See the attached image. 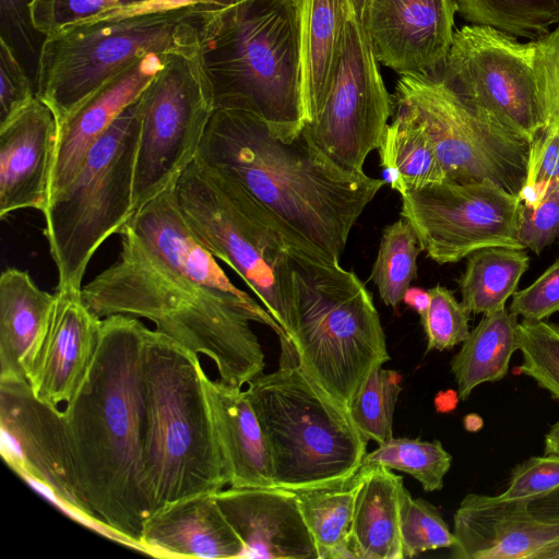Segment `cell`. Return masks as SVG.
Masks as SVG:
<instances>
[{"label": "cell", "instance_id": "cell-10", "mask_svg": "<svg viewBox=\"0 0 559 559\" xmlns=\"http://www.w3.org/2000/svg\"><path fill=\"white\" fill-rule=\"evenodd\" d=\"M176 191L203 246L237 273L289 337L290 247L278 227L237 185L198 159L179 176Z\"/></svg>", "mask_w": 559, "mask_h": 559}, {"label": "cell", "instance_id": "cell-12", "mask_svg": "<svg viewBox=\"0 0 559 559\" xmlns=\"http://www.w3.org/2000/svg\"><path fill=\"white\" fill-rule=\"evenodd\" d=\"M394 99L405 104L428 133L445 181L489 180L519 195L528 141L466 105L432 78L401 75Z\"/></svg>", "mask_w": 559, "mask_h": 559}, {"label": "cell", "instance_id": "cell-7", "mask_svg": "<svg viewBox=\"0 0 559 559\" xmlns=\"http://www.w3.org/2000/svg\"><path fill=\"white\" fill-rule=\"evenodd\" d=\"M209 3L159 0L68 26L44 37L35 74L36 96L58 124L139 59L199 47Z\"/></svg>", "mask_w": 559, "mask_h": 559}, {"label": "cell", "instance_id": "cell-41", "mask_svg": "<svg viewBox=\"0 0 559 559\" xmlns=\"http://www.w3.org/2000/svg\"><path fill=\"white\" fill-rule=\"evenodd\" d=\"M559 186V128L545 127L531 142L520 201L536 206Z\"/></svg>", "mask_w": 559, "mask_h": 559}, {"label": "cell", "instance_id": "cell-2", "mask_svg": "<svg viewBox=\"0 0 559 559\" xmlns=\"http://www.w3.org/2000/svg\"><path fill=\"white\" fill-rule=\"evenodd\" d=\"M148 331L138 318H103L88 371L63 409L80 484L99 527L138 549L150 516L143 377Z\"/></svg>", "mask_w": 559, "mask_h": 559}, {"label": "cell", "instance_id": "cell-38", "mask_svg": "<svg viewBox=\"0 0 559 559\" xmlns=\"http://www.w3.org/2000/svg\"><path fill=\"white\" fill-rule=\"evenodd\" d=\"M519 369L559 400V325L546 320L519 323Z\"/></svg>", "mask_w": 559, "mask_h": 559}, {"label": "cell", "instance_id": "cell-45", "mask_svg": "<svg viewBox=\"0 0 559 559\" xmlns=\"http://www.w3.org/2000/svg\"><path fill=\"white\" fill-rule=\"evenodd\" d=\"M535 41V69L546 126L559 128V25Z\"/></svg>", "mask_w": 559, "mask_h": 559}, {"label": "cell", "instance_id": "cell-47", "mask_svg": "<svg viewBox=\"0 0 559 559\" xmlns=\"http://www.w3.org/2000/svg\"><path fill=\"white\" fill-rule=\"evenodd\" d=\"M31 1L0 0V38L15 50L24 66L34 55L39 56V50L35 48L37 40L34 37L38 33L33 27L29 14Z\"/></svg>", "mask_w": 559, "mask_h": 559}, {"label": "cell", "instance_id": "cell-51", "mask_svg": "<svg viewBox=\"0 0 559 559\" xmlns=\"http://www.w3.org/2000/svg\"><path fill=\"white\" fill-rule=\"evenodd\" d=\"M459 400L457 391L449 390L445 392H439L436 397V407L439 412H450L455 408Z\"/></svg>", "mask_w": 559, "mask_h": 559}, {"label": "cell", "instance_id": "cell-42", "mask_svg": "<svg viewBox=\"0 0 559 559\" xmlns=\"http://www.w3.org/2000/svg\"><path fill=\"white\" fill-rule=\"evenodd\" d=\"M559 487V456H532L515 465L507 489L497 495L499 500H533Z\"/></svg>", "mask_w": 559, "mask_h": 559}, {"label": "cell", "instance_id": "cell-3", "mask_svg": "<svg viewBox=\"0 0 559 559\" xmlns=\"http://www.w3.org/2000/svg\"><path fill=\"white\" fill-rule=\"evenodd\" d=\"M117 260L82 287L88 309L144 318L182 347L207 356L219 380L242 388L263 373L264 353L250 322L286 334L259 302L245 301L199 284L168 267L126 224L118 233Z\"/></svg>", "mask_w": 559, "mask_h": 559}, {"label": "cell", "instance_id": "cell-30", "mask_svg": "<svg viewBox=\"0 0 559 559\" xmlns=\"http://www.w3.org/2000/svg\"><path fill=\"white\" fill-rule=\"evenodd\" d=\"M519 350L518 317L507 308L485 313L450 362L461 401L486 382L503 379Z\"/></svg>", "mask_w": 559, "mask_h": 559}, {"label": "cell", "instance_id": "cell-8", "mask_svg": "<svg viewBox=\"0 0 559 559\" xmlns=\"http://www.w3.org/2000/svg\"><path fill=\"white\" fill-rule=\"evenodd\" d=\"M293 343L304 370L349 412L377 366L390 360L370 292L352 271L289 252Z\"/></svg>", "mask_w": 559, "mask_h": 559}, {"label": "cell", "instance_id": "cell-26", "mask_svg": "<svg viewBox=\"0 0 559 559\" xmlns=\"http://www.w3.org/2000/svg\"><path fill=\"white\" fill-rule=\"evenodd\" d=\"M57 296L28 272L7 267L0 276V381H27L26 364L44 334Z\"/></svg>", "mask_w": 559, "mask_h": 559}, {"label": "cell", "instance_id": "cell-9", "mask_svg": "<svg viewBox=\"0 0 559 559\" xmlns=\"http://www.w3.org/2000/svg\"><path fill=\"white\" fill-rule=\"evenodd\" d=\"M141 122L140 97L90 150L69 186L43 214L56 292H81L94 253L134 214L133 182Z\"/></svg>", "mask_w": 559, "mask_h": 559}, {"label": "cell", "instance_id": "cell-35", "mask_svg": "<svg viewBox=\"0 0 559 559\" xmlns=\"http://www.w3.org/2000/svg\"><path fill=\"white\" fill-rule=\"evenodd\" d=\"M451 463V454L439 440L394 437L366 453L362 460V466L379 465L413 476L427 492L442 489Z\"/></svg>", "mask_w": 559, "mask_h": 559}, {"label": "cell", "instance_id": "cell-11", "mask_svg": "<svg viewBox=\"0 0 559 559\" xmlns=\"http://www.w3.org/2000/svg\"><path fill=\"white\" fill-rule=\"evenodd\" d=\"M140 104L134 211L176 183L198 155L215 110L200 46L164 55V64L141 94Z\"/></svg>", "mask_w": 559, "mask_h": 559}, {"label": "cell", "instance_id": "cell-54", "mask_svg": "<svg viewBox=\"0 0 559 559\" xmlns=\"http://www.w3.org/2000/svg\"><path fill=\"white\" fill-rule=\"evenodd\" d=\"M203 1L209 4L215 5V7L228 8V7H233L238 3H241L246 0H203Z\"/></svg>", "mask_w": 559, "mask_h": 559}, {"label": "cell", "instance_id": "cell-1", "mask_svg": "<svg viewBox=\"0 0 559 559\" xmlns=\"http://www.w3.org/2000/svg\"><path fill=\"white\" fill-rule=\"evenodd\" d=\"M195 159L245 191L290 250L334 264L386 182L334 163L305 126L295 139L283 141L259 116L237 109L214 110Z\"/></svg>", "mask_w": 559, "mask_h": 559}, {"label": "cell", "instance_id": "cell-50", "mask_svg": "<svg viewBox=\"0 0 559 559\" xmlns=\"http://www.w3.org/2000/svg\"><path fill=\"white\" fill-rule=\"evenodd\" d=\"M544 444V454L559 456V420L545 435Z\"/></svg>", "mask_w": 559, "mask_h": 559}, {"label": "cell", "instance_id": "cell-32", "mask_svg": "<svg viewBox=\"0 0 559 559\" xmlns=\"http://www.w3.org/2000/svg\"><path fill=\"white\" fill-rule=\"evenodd\" d=\"M356 489L355 476L341 486L296 491L319 559H358L350 537Z\"/></svg>", "mask_w": 559, "mask_h": 559}, {"label": "cell", "instance_id": "cell-4", "mask_svg": "<svg viewBox=\"0 0 559 559\" xmlns=\"http://www.w3.org/2000/svg\"><path fill=\"white\" fill-rule=\"evenodd\" d=\"M302 0L212 4L200 25V56L215 109L259 116L271 133L295 139L302 130Z\"/></svg>", "mask_w": 559, "mask_h": 559}, {"label": "cell", "instance_id": "cell-46", "mask_svg": "<svg viewBox=\"0 0 559 559\" xmlns=\"http://www.w3.org/2000/svg\"><path fill=\"white\" fill-rule=\"evenodd\" d=\"M509 310L530 322L559 312V258L530 286L514 293Z\"/></svg>", "mask_w": 559, "mask_h": 559}, {"label": "cell", "instance_id": "cell-20", "mask_svg": "<svg viewBox=\"0 0 559 559\" xmlns=\"http://www.w3.org/2000/svg\"><path fill=\"white\" fill-rule=\"evenodd\" d=\"M240 538L241 558L319 559L297 492L282 487H229L215 493Z\"/></svg>", "mask_w": 559, "mask_h": 559}, {"label": "cell", "instance_id": "cell-33", "mask_svg": "<svg viewBox=\"0 0 559 559\" xmlns=\"http://www.w3.org/2000/svg\"><path fill=\"white\" fill-rule=\"evenodd\" d=\"M469 23L514 37H542L559 25V0H455Z\"/></svg>", "mask_w": 559, "mask_h": 559}, {"label": "cell", "instance_id": "cell-14", "mask_svg": "<svg viewBox=\"0 0 559 559\" xmlns=\"http://www.w3.org/2000/svg\"><path fill=\"white\" fill-rule=\"evenodd\" d=\"M401 199L402 218L438 264L459 262L487 247L524 249L518 238L520 198L492 181H442L407 191Z\"/></svg>", "mask_w": 559, "mask_h": 559}, {"label": "cell", "instance_id": "cell-37", "mask_svg": "<svg viewBox=\"0 0 559 559\" xmlns=\"http://www.w3.org/2000/svg\"><path fill=\"white\" fill-rule=\"evenodd\" d=\"M400 533L404 558L451 548L455 543L438 509L421 498H413L404 486L400 492Z\"/></svg>", "mask_w": 559, "mask_h": 559}, {"label": "cell", "instance_id": "cell-48", "mask_svg": "<svg viewBox=\"0 0 559 559\" xmlns=\"http://www.w3.org/2000/svg\"><path fill=\"white\" fill-rule=\"evenodd\" d=\"M528 507L537 518L559 523V487L530 501ZM543 559H559V544L549 549Z\"/></svg>", "mask_w": 559, "mask_h": 559}, {"label": "cell", "instance_id": "cell-22", "mask_svg": "<svg viewBox=\"0 0 559 559\" xmlns=\"http://www.w3.org/2000/svg\"><path fill=\"white\" fill-rule=\"evenodd\" d=\"M164 64V55H147L117 74L58 124L49 202L74 179L90 150L134 103Z\"/></svg>", "mask_w": 559, "mask_h": 559}, {"label": "cell", "instance_id": "cell-5", "mask_svg": "<svg viewBox=\"0 0 559 559\" xmlns=\"http://www.w3.org/2000/svg\"><path fill=\"white\" fill-rule=\"evenodd\" d=\"M198 354L150 330L143 377L146 405L144 483L150 515L227 486Z\"/></svg>", "mask_w": 559, "mask_h": 559}, {"label": "cell", "instance_id": "cell-27", "mask_svg": "<svg viewBox=\"0 0 559 559\" xmlns=\"http://www.w3.org/2000/svg\"><path fill=\"white\" fill-rule=\"evenodd\" d=\"M352 0H302L301 74L305 124L319 112L330 90L343 49Z\"/></svg>", "mask_w": 559, "mask_h": 559}, {"label": "cell", "instance_id": "cell-40", "mask_svg": "<svg viewBox=\"0 0 559 559\" xmlns=\"http://www.w3.org/2000/svg\"><path fill=\"white\" fill-rule=\"evenodd\" d=\"M428 292L430 302L420 318L427 337V352H442L462 344L471 332V312L444 286L436 285Z\"/></svg>", "mask_w": 559, "mask_h": 559}, {"label": "cell", "instance_id": "cell-18", "mask_svg": "<svg viewBox=\"0 0 559 559\" xmlns=\"http://www.w3.org/2000/svg\"><path fill=\"white\" fill-rule=\"evenodd\" d=\"M528 500L468 493L454 513L456 559H543L559 544V523L532 513Z\"/></svg>", "mask_w": 559, "mask_h": 559}, {"label": "cell", "instance_id": "cell-43", "mask_svg": "<svg viewBox=\"0 0 559 559\" xmlns=\"http://www.w3.org/2000/svg\"><path fill=\"white\" fill-rule=\"evenodd\" d=\"M36 97L35 80L29 76L15 50L0 38V124Z\"/></svg>", "mask_w": 559, "mask_h": 559}, {"label": "cell", "instance_id": "cell-52", "mask_svg": "<svg viewBox=\"0 0 559 559\" xmlns=\"http://www.w3.org/2000/svg\"><path fill=\"white\" fill-rule=\"evenodd\" d=\"M464 428L467 431L476 432L483 428V418L477 414H468L463 419Z\"/></svg>", "mask_w": 559, "mask_h": 559}, {"label": "cell", "instance_id": "cell-36", "mask_svg": "<svg viewBox=\"0 0 559 559\" xmlns=\"http://www.w3.org/2000/svg\"><path fill=\"white\" fill-rule=\"evenodd\" d=\"M401 383L400 372L377 366L357 390L349 415L367 441L380 444L393 438V415L402 391Z\"/></svg>", "mask_w": 559, "mask_h": 559}, {"label": "cell", "instance_id": "cell-15", "mask_svg": "<svg viewBox=\"0 0 559 559\" xmlns=\"http://www.w3.org/2000/svg\"><path fill=\"white\" fill-rule=\"evenodd\" d=\"M393 105L367 33L354 12L330 90L317 116L305 127L334 163L364 173L367 156L380 146Z\"/></svg>", "mask_w": 559, "mask_h": 559}, {"label": "cell", "instance_id": "cell-29", "mask_svg": "<svg viewBox=\"0 0 559 559\" xmlns=\"http://www.w3.org/2000/svg\"><path fill=\"white\" fill-rule=\"evenodd\" d=\"M395 112L386 126L379 151L380 165L393 190L404 194L445 181L435 146L415 115L394 99Z\"/></svg>", "mask_w": 559, "mask_h": 559}, {"label": "cell", "instance_id": "cell-16", "mask_svg": "<svg viewBox=\"0 0 559 559\" xmlns=\"http://www.w3.org/2000/svg\"><path fill=\"white\" fill-rule=\"evenodd\" d=\"M0 433L12 469L99 527L80 484L63 411L38 400L27 381H0Z\"/></svg>", "mask_w": 559, "mask_h": 559}, {"label": "cell", "instance_id": "cell-53", "mask_svg": "<svg viewBox=\"0 0 559 559\" xmlns=\"http://www.w3.org/2000/svg\"><path fill=\"white\" fill-rule=\"evenodd\" d=\"M368 1L369 0H352L354 11L361 23L364 22L366 15Z\"/></svg>", "mask_w": 559, "mask_h": 559}, {"label": "cell", "instance_id": "cell-17", "mask_svg": "<svg viewBox=\"0 0 559 559\" xmlns=\"http://www.w3.org/2000/svg\"><path fill=\"white\" fill-rule=\"evenodd\" d=\"M455 0H369L362 26L378 62L432 78L454 39Z\"/></svg>", "mask_w": 559, "mask_h": 559}, {"label": "cell", "instance_id": "cell-31", "mask_svg": "<svg viewBox=\"0 0 559 559\" xmlns=\"http://www.w3.org/2000/svg\"><path fill=\"white\" fill-rule=\"evenodd\" d=\"M528 266L525 249L493 246L474 251L459 280L461 302L471 313L504 309Z\"/></svg>", "mask_w": 559, "mask_h": 559}, {"label": "cell", "instance_id": "cell-23", "mask_svg": "<svg viewBox=\"0 0 559 559\" xmlns=\"http://www.w3.org/2000/svg\"><path fill=\"white\" fill-rule=\"evenodd\" d=\"M215 493L193 496L152 513L142 526L140 550L160 558H241L242 543Z\"/></svg>", "mask_w": 559, "mask_h": 559}, {"label": "cell", "instance_id": "cell-24", "mask_svg": "<svg viewBox=\"0 0 559 559\" xmlns=\"http://www.w3.org/2000/svg\"><path fill=\"white\" fill-rule=\"evenodd\" d=\"M171 270L225 295L254 301L227 277L180 207L176 183L134 212L127 223Z\"/></svg>", "mask_w": 559, "mask_h": 559}, {"label": "cell", "instance_id": "cell-6", "mask_svg": "<svg viewBox=\"0 0 559 559\" xmlns=\"http://www.w3.org/2000/svg\"><path fill=\"white\" fill-rule=\"evenodd\" d=\"M278 338V368L245 390L269 444L275 485L294 491L344 485L362 467L368 441L349 412L304 370L288 336Z\"/></svg>", "mask_w": 559, "mask_h": 559}, {"label": "cell", "instance_id": "cell-44", "mask_svg": "<svg viewBox=\"0 0 559 559\" xmlns=\"http://www.w3.org/2000/svg\"><path fill=\"white\" fill-rule=\"evenodd\" d=\"M559 237V186L547 193L536 206L521 202L518 215V238L524 249L539 254Z\"/></svg>", "mask_w": 559, "mask_h": 559}, {"label": "cell", "instance_id": "cell-39", "mask_svg": "<svg viewBox=\"0 0 559 559\" xmlns=\"http://www.w3.org/2000/svg\"><path fill=\"white\" fill-rule=\"evenodd\" d=\"M159 0H32L33 27L43 37L68 26Z\"/></svg>", "mask_w": 559, "mask_h": 559}, {"label": "cell", "instance_id": "cell-13", "mask_svg": "<svg viewBox=\"0 0 559 559\" xmlns=\"http://www.w3.org/2000/svg\"><path fill=\"white\" fill-rule=\"evenodd\" d=\"M432 79L472 108L530 143L546 126L535 69V41L484 25L455 31Z\"/></svg>", "mask_w": 559, "mask_h": 559}, {"label": "cell", "instance_id": "cell-49", "mask_svg": "<svg viewBox=\"0 0 559 559\" xmlns=\"http://www.w3.org/2000/svg\"><path fill=\"white\" fill-rule=\"evenodd\" d=\"M402 301L416 310L421 318L427 311L430 302L429 292L418 287H408L403 296Z\"/></svg>", "mask_w": 559, "mask_h": 559}, {"label": "cell", "instance_id": "cell-28", "mask_svg": "<svg viewBox=\"0 0 559 559\" xmlns=\"http://www.w3.org/2000/svg\"><path fill=\"white\" fill-rule=\"evenodd\" d=\"M350 537L358 559H404L400 533L403 477L379 465L356 475Z\"/></svg>", "mask_w": 559, "mask_h": 559}, {"label": "cell", "instance_id": "cell-19", "mask_svg": "<svg viewBox=\"0 0 559 559\" xmlns=\"http://www.w3.org/2000/svg\"><path fill=\"white\" fill-rule=\"evenodd\" d=\"M49 323L33 350L25 377L34 395L59 407L82 384L94 358L102 319L83 301L81 292H56Z\"/></svg>", "mask_w": 559, "mask_h": 559}, {"label": "cell", "instance_id": "cell-34", "mask_svg": "<svg viewBox=\"0 0 559 559\" xmlns=\"http://www.w3.org/2000/svg\"><path fill=\"white\" fill-rule=\"evenodd\" d=\"M421 251L413 226L404 218L383 229L370 277L386 306L395 309L402 301L417 276V259Z\"/></svg>", "mask_w": 559, "mask_h": 559}, {"label": "cell", "instance_id": "cell-25", "mask_svg": "<svg viewBox=\"0 0 559 559\" xmlns=\"http://www.w3.org/2000/svg\"><path fill=\"white\" fill-rule=\"evenodd\" d=\"M213 428L229 487H274L269 444L241 388L202 372Z\"/></svg>", "mask_w": 559, "mask_h": 559}, {"label": "cell", "instance_id": "cell-21", "mask_svg": "<svg viewBox=\"0 0 559 559\" xmlns=\"http://www.w3.org/2000/svg\"><path fill=\"white\" fill-rule=\"evenodd\" d=\"M57 138L56 116L38 97L0 124L1 219L24 209L45 213Z\"/></svg>", "mask_w": 559, "mask_h": 559}]
</instances>
